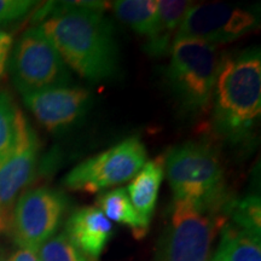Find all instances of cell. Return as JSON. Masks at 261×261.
<instances>
[{"instance_id":"cell-14","label":"cell","mask_w":261,"mask_h":261,"mask_svg":"<svg viewBox=\"0 0 261 261\" xmlns=\"http://www.w3.org/2000/svg\"><path fill=\"white\" fill-rule=\"evenodd\" d=\"M163 172H165V163L162 159L145 162L126 190L133 208L143 221L148 225L151 221L158 202Z\"/></svg>"},{"instance_id":"cell-9","label":"cell","mask_w":261,"mask_h":261,"mask_svg":"<svg viewBox=\"0 0 261 261\" xmlns=\"http://www.w3.org/2000/svg\"><path fill=\"white\" fill-rule=\"evenodd\" d=\"M260 25V15L253 9L223 4L191 5L182 18L175 39H194L208 44H227L246 37Z\"/></svg>"},{"instance_id":"cell-16","label":"cell","mask_w":261,"mask_h":261,"mask_svg":"<svg viewBox=\"0 0 261 261\" xmlns=\"http://www.w3.org/2000/svg\"><path fill=\"white\" fill-rule=\"evenodd\" d=\"M217 254L224 261H261L260 238L227 223L221 228Z\"/></svg>"},{"instance_id":"cell-17","label":"cell","mask_w":261,"mask_h":261,"mask_svg":"<svg viewBox=\"0 0 261 261\" xmlns=\"http://www.w3.org/2000/svg\"><path fill=\"white\" fill-rule=\"evenodd\" d=\"M117 18L129 25L140 35L149 34L158 15L159 2L156 0H119L113 3Z\"/></svg>"},{"instance_id":"cell-4","label":"cell","mask_w":261,"mask_h":261,"mask_svg":"<svg viewBox=\"0 0 261 261\" xmlns=\"http://www.w3.org/2000/svg\"><path fill=\"white\" fill-rule=\"evenodd\" d=\"M223 56L217 45L194 39L173 41L166 79L188 114L203 113L211 104Z\"/></svg>"},{"instance_id":"cell-10","label":"cell","mask_w":261,"mask_h":261,"mask_svg":"<svg viewBox=\"0 0 261 261\" xmlns=\"http://www.w3.org/2000/svg\"><path fill=\"white\" fill-rule=\"evenodd\" d=\"M40 142L27 117L18 109L14 149L0 163V217L9 226V212L22 189L31 182L37 166Z\"/></svg>"},{"instance_id":"cell-5","label":"cell","mask_w":261,"mask_h":261,"mask_svg":"<svg viewBox=\"0 0 261 261\" xmlns=\"http://www.w3.org/2000/svg\"><path fill=\"white\" fill-rule=\"evenodd\" d=\"M224 211L187 200H173L171 221L161 244L160 261H208Z\"/></svg>"},{"instance_id":"cell-21","label":"cell","mask_w":261,"mask_h":261,"mask_svg":"<svg viewBox=\"0 0 261 261\" xmlns=\"http://www.w3.org/2000/svg\"><path fill=\"white\" fill-rule=\"evenodd\" d=\"M37 4L31 0H0V23L24 17Z\"/></svg>"},{"instance_id":"cell-6","label":"cell","mask_w":261,"mask_h":261,"mask_svg":"<svg viewBox=\"0 0 261 261\" xmlns=\"http://www.w3.org/2000/svg\"><path fill=\"white\" fill-rule=\"evenodd\" d=\"M10 73L22 94L69 86L70 69L40 27L25 31L9 58Z\"/></svg>"},{"instance_id":"cell-24","label":"cell","mask_w":261,"mask_h":261,"mask_svg":"<svg viewBox=\"0 0 261 261\" xmlns=\"http://www.w3.org/2000/svg\"><path fill=\"white\" fill-rule=\"evenodd\" d=\"M211 261H224V260L221 259V257H220L219 255H218L217 253H215V255H214L213 257H212V260H211Z\"/></svg>"},{"instance_id":"cell-12","label":"cell","mask_w":261,"mask_h":261,"mask_svg":"<svg viewBox=\"0 0 261 261\" xmlns=\"http://www.w3.org/2000/svg\"><path fill=\"white\" fill-rule=\"evenodd\" d=\"M114 225L97 207L75 211L65 224L64 233L91 260L98 261L113 236Z\"/></svg>"},{"instance_id":"cell-2","label":"cell","mask_w":261,"mask_h":261,"mask_svg":"<svg viewBox=\"0 0 261 261\" xmlns=\"http://www.w3.org/2000/svg\"><path fill=\"white\" fill-rule=\"evenodd\" d=\"M212 102L213 127L218 135L234 144L249 138L261 114L259 47L225 52Z\"/></svg>"},{"instance_id":"cell-26","label":"cell","mask_w":261,"mask_h":261,"mask_svg":"<svg viewBox=\"0 0 261 261\" xmlns=\"http://www.w3.org/2000/svg\"><path fill=\"white\" fill-rule=\"evenodd\" d=\"M4 259V250H3V248L0 247V260Z\"/></svg>"},{"instance_id":"cell-19","label":"cell","mask_w":261,"mask_h":261,"mask_svg":"<svg viewBox=\"0 0 261 261\" xmlns=\"http://www.w3.org/2000/svg\"><path fill=\"white\" fill-rule=\"evenodd\" d=\"M18 108L5 91L0 90V163L14 149L17 133Z\"/></svg>"},{"instance_id":"cell-27","label":"cell","mask_w":261,"mask_h":261,"mask_svg":"<svg viewBox=\"0 0 261 261\" xmlns=\"http://www.w3.org/2000/svg\"><path fill=\"white\" fill-rule=\"evenodd\" d=\"M0 261H11V259H5V257H4V259H2Z\"/></svg>"},{"instance_id":"cell-22","label":"cell","mask_w":261,"mask_h":261,"mask_svg":"<svg viewBox=\"0 0 261 261\" xmlns=\"http://www.w3.org/2000/svg\"><path fill=\"white\" fill-rule=\"evenodd\" d=\"M12 37L0 29V77L5 74L6 67L9 64V58L11 55Z\"/></svg>"},{"instance_id":"cell-25","label":"cell","mask_w":261,"mask_h":261,"mask_svg":"<svg viewBox=\"0 0 261 261\" xmlns=\"http://www.w3.org/2000/svg\"><path fill=\"white\" fill-rule=\"evenodd\" d=\"M5 225H4V223H3V220H2V217H0V231H3V230H5Z\"/></svg>"},{"instance_id":"cell-18","label":"cell","mask_w":261,"mask_h":261,"mask_svg":"<svg viewBox=\"0 0 261 261\" xmlns=\"http://www.w3.org/2000/svg\"><path fill=\"white\" fill-rule=\"evenodd\" d=\"M225 217H230L232 224L260 238L261 233V203L255 194L241 198H230L224 207Z\"/></svg>"},{"instance_id":"cell-1","label":"cell","mask_w":261,"mask_h":261,"mask_svg":"<svg viewBox=\"0 0 261 261\" xmlns=\"http://www.w3.org/2000/svg\"><path fill=\"white\" fill-rule=\"evenodd\" d=\"M106 3H51L39 25L67 67L90 83L110 79L119 69V46Z\"/></svg>"},{"instance_id":"cell-13","label":"cell","mask_w":261,"mask_h":261,"mask_svg":"<svg viewBox=\"0 0 261 261\" xmlns=\"http://www.w3.org/2000/svg\"><path fill=\"white\" fill-rule=\"evenodd\" d=\"M190 2L161 0L151 31L146 35L145 52L151 57H165L171 54L173 41L179 25L189 9Z\"/></svg>"},{"instance_id":"cell-7","label":"cell","mask_w":261,"mask_h":261,"mask_svg":"<svg viewBox=\"0 0 261 261\" xmlns=\"http://www.w3.org/2000/svg\"><path fill=\"white\" fill-rule=\"evenodd\" d=\"M146 158L145 145L140 138L129 137L79 163L65 175L63 184L69 190L94 194L135 178Z\"/></svg>"},{"instance_id":"cell-15","label":"cell","mask_w":261,"mask_h":261,"mask_svg":"<svg viewBox=\"0 0 261 261\" xmlns=\"http://www.w3.org/2000/svg\"><path fill=\"white\" fill-rule=\"evenodd\" d=\"M97 204L110 221L130 228L137 240L146 236L150 225L144 223L133 208L126 189L117 188L115 190L103 192L97 197Z\"/></svg>"},{"instance_id":"cell-20","label":"cell","mask_w":261,"mask_h":261,"mask_svg":"<svg viewBox=\"0 0 261 261\" xmlns=\"http://www.w3.org/2000/svg\"><path fill=\"white\" fill-rule=\"evenodd\" d=\"M40 261H93L71 243L64 232L51 237L39 248Z\"/></svg>"},{"instance_id":"cell-8","label":"cell","mask_w":261,"mask_h":261,"mask_svg":"<svg viewBox=\"0 0 261 261\" xmlns=\"http://www.w3.org/2000/svg\"><path fill=\"white\" fill-rule=\"evenodd\" d=\"M69 201L63 192L38 188L19 196L10 220L19 248L38 252L60 228Z\"/></svg>"},{"instance_id":"cell-3","label":"cell","mask_w":261,"mask_h":261,"mask_svg":"<svg viewBox=\"0 0 261 261\" xmlns=\"http://www.w3.org/2000/svg\"><path fill=\"white\" fill-rule=\"evenodd\" d=\"M163 163L173 200H187L224 211L230 196L213 146L202 140L182 143L169 150Z\"/></svg>"},{"instance_id":"cell-11","label":"cell","mask_w":261,"mask_h":261,"mask_svg":"<svg viewBox=\"0 0 261 261\" xmlns=\"http://www.w3.org/2000/svg\"><path fill=\"white\" fill-rule=\"evenodd\" d=\"M27 108L50 132L70 129L92 106V94L79 86H65L23 94Z\"/></svg>"},{"instance_id":"cell-23","label":"cell","mask_w":261,"mask_h":261,"mask_svg":"<svg viewBox=\"0 0 261 261\" xmlns=\"http://www.w3.org/2000/svg\"><path fill=\"white\" fill-rule=\"evenodd\" d=\"M10 259H11V261H40L38 256V252L24 249V248H19Z\"/></svg>"}]
</instances>
